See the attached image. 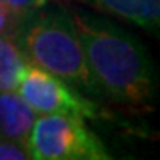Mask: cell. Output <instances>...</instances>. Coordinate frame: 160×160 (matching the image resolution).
<instances>
[{
	"instance_id": "cell-1",
	"label": "cell",
	"mask_w": 160,
	"mask_h": 160,
	"mask_svg": "<svg viewBox=\"0 0 160 160\" xmlns=\"http://www.w3.org/2000/svg\"><path fill=\"white\" fill-rule=\"evenodd\" d=\"M71 16L100 92L130 109L151 105L158 77L146 46L103 16L84 11H71Z\"/></svg>"
},
{
	"instance_id": "cell-2",
	"label": "cell",
	"mask_w": 160,
	"mask_h": 160,
	"mask_svg": "<svg viewBox=\"0 0 160 160\" xmlns=\"http://www.w3.org/2000/svg\"><path fill=\"white\" fill-rule=\"evenodd\" d=\"M14 43L30 64L61 77L91 94H102L75 29L71 11L61 4H46L20 20Z\"/></svg>"
},
{
	"instance_id": "cell-8",
	"label": "cell",
	"mask_w": 160,
	"mask_h": 160,
	"mask_svg": "<svg viewBox=\"0 0 160 160\" xmlns=\"http://www.w3.org/2000/svg\"><path fill=\"white\" fill-rule=\"evenodd\" d=\"M0 2H4V4L22 20L23 16H27L30 12L38 11L41 7H45L46 4H50L53 0H0Z\"/></svg>"
},
{
	"instance_id": "cell-6",
	"label": "cell",
	"mask_w": 160,
	"mask_h": 160,
	"mask_svg": "<svg viewBox=\"0 0 160 160\" xmlns=\"http://www.w3.org/2000/svg\"><path fill=\"white\" fill-rule=\"evenodd\" d=\"M36 112L16 91H0V137L27 148Z\"/></svg>"
},
{
	"instance_id": "cell-9",
	"label": "cell",
	"mask_w": 160,
	"mask_h": 160,
	"mask_svg": "<svg viewBox=\"0 0 160 160\" xmlns=\"http://www.w3.org/2000/svg\"><path fill=\"white\" fill-rule=\"evenodd\" d=\"M30 158L29 148L22 144L0 137V160H25Z\"/></svg>"
},
{
	"instance_id": "cell-7",
	"label": "cell",
	"mask_w": 160,
	"mask_h": 160,
	"mask_svg": "<svg viewBox=\"0 0 160 160\" xmlns=\"http://www.w3.org/2000/svg\"><path fill=\"white\" fill-rule=\"evenodd\" d=\"M27 64L14 39L0 34V91H16Z\"/></svg>"
},
{
	"instance_id": "cell-4",
	"label": "cell",
	"mask_w": 160,
	"mask_h": 160,
	"mask_svg": "<svg viewBox=\"0 0 160 160\" xmlns=\"http://www.w3.org/2000/svg\"><path fill=\"white\" fill-rule=\"evenodd\" d=\"M18 94L36 114H66L82 119H94L98 116V105L94 102L80 94L78 89L61 77L30 62L18 84Z\"/></svg>"
},
{
	"instance_id": "cell-5",
	"label": "cell",
	"mask_w": 160,
	"mask_h": 160,
	"mask_svg": "<svg viewBox=\"0 0 160 160\" xmlns=\"http://www.w3.org/2000/svg\"><path fill=\"white\" fill-rule=\"evenodd\" d=\"M100 12L132 22L149 34H158L160 0H77Z\"/></svg>"
},
{
	"instance_id": "cell-10",
	"label": "cell",
	"mask_w": 160,
	"mask_h": 160,
	"mask_svg": "<svg viewBox=\"0 0 160 160\" xmlns=\"http://www.w3.org/2000/svg\"><path fill=\"white\" fill-rule=\"evenodd\" d=\"M18 25H20V18L4 2H0V34L12 38L18 29Z\"/></svg>"
},
{
	"instance_id": "cell-3",
	"label": "cell",
	"mask_w": 160,
	"mask_h": 160,
	"mask_svg": "<svg viewBox=\"0 0 160 160\" xmlns=\"http://www.w3.org/2000/svg\"><path fill=\"white\" fill-rule=\"evenodd\" d=\"M29 155L36 160H109L103 142L82 118L43 114L36 118L29 135Z\"/></svg>"
}]
</instances>
